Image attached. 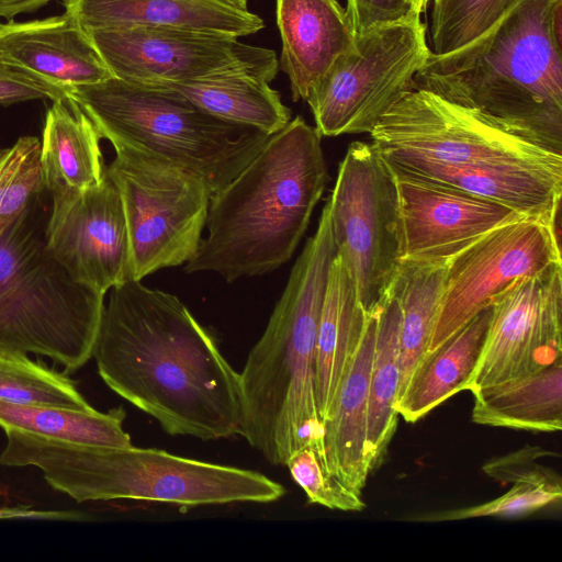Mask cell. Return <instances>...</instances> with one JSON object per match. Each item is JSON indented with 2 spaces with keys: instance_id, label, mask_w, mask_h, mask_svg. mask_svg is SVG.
I'll return each mask as SVG.
<instances>
[{
  "instance_id": "6da1fadb",
  "label": "cell",
  "mask_w": 562,
  "mask_h": 562,
  "mask_svg": "<svg viewBox=\"0 0 562 562\" xmlns=\"http://www.w3.org/2000/svg\"><path fill=\"white\" fill-rule=\"evenodd\" d=\"M92 357L103 382L168 435H239V373L176 295L136 280L112 288Z\"/></svg>"
},
{
  "instance_id": "7a4b0ae2",
  "label": "cell",
  "mask_w": 562,
  "mask_h": 562,
  "mask_svg": "<svg viewBox=\"0 0 562 562\" xmlns=\"http://www.w3.org/2000/svg\"><path fill=\"white\" fill-rule=\"evenodd\" d=\"M336 254L325 204L239 373V435L272 465H285L305 447L313 448L324 465V430L315 395L316 339Z\"/></svg>"
},
{
  "instance_id": "3957f363",
  "label": "cell",
  "mask_w": 562,
  "mask_h": 562,
  "mask_svg": "<svg viewBox=\"0 0 562 562\" xmlns=\"http://www.w3.org/2000/svg\"><path fill=\"white\" fill-rule=\"evenodd\" d=\"M321 137L301 116L270 135L252 160L212 194L207 236L184 271H212L233 282L289 261L328 181Z\"/></svg>"
},
{
  "instance_id": "277c9868",
  "label": "cell",
  "mask_w": 562,
  "mask_h": 562,
  "mask_svg": "<svg viewBox=\"0 0 562 562\" xmlns=\"http://www.w3.org/2000/svg\"><path fill=\"white\" fill-rule=\"evenodd\" d=\"M558 1L519 0L474 42L442 56L429 53L413 89L562 154V43L551 29Z\"/></svg>"
},
{
  "instance_id": "5b68a950",
  "label": "cell",
  "mask_w": 562,
  "mask_h": 562,
  "mask_svg": "<svg viewBox=\"0 0 562 562\" xmlns=\"http://www.w3.org/2000/svg\"><path fill=\"white\" fill-rule=\"evenodd\" d=\"M0 464L36 467L53 488L78 503L134 499L182 506L267 504L285 488L257 471L153 448L101 447L7 429Z\"/></svg>"
},
{
  "instance_id": "8992f818",
  "label": "cell",
  "mask_w": 562,
  "mask_h": 562,
  "mask_svg": "<svg viewBox=\"0 0 562 562\" xmlns=\"http://www.w3.org/2000/svg\"><path fill=\"white\" fill-rule=\"evenodd\" d=\"M68 97L101 138L173 162L204 180L212 194L231 182L270 135L214 116L181 93L111 77L71 88Z\"/></svg>"
},
{
  "instance_id": "52a82bcc",
  "label": "cell",
  "mask_w": 562,
  "mask_h": 562,
  "mask_svg": "<svg viewBox=\"0 0 562 562\" xmlns=\"http://www.w3.org/2000/svg\"><path fill=\"white\" fill-rule=\"evenodd\" d=\"M35 203L0 227V349L74 372L92 358L104 296L74 281L48 252Z\"/></svg>"
},
{
  "instance_id": "ba28073f",
  "label": "cell",
  "mask_w": 562,
  "mask_h": 562,
  "mask_svg": "<svg viewBox=\"0 0 562 562\" xmlns=\"http://www.w3.org/2000/svg\"><path fill=\"white\" fill-rule=\"evenodd\" d=\"M105 171L125 214L133 280L186 265L195 255L212 193L202 178L156 155L114 145Z\"/></svg>"
},
{
  "instance_id": "9c48e42d",
  "label": "cell",
  "mask_w": 562,
  "mask_h": 562,
  "mask_svg": "<svg viewBox=\"0 0 562 562\" xmlns=\"http://www.w3.org/2000/svg\"><path fill=\"white\" fill-rule=\"evenodd\" d=\"M429 53L417 12L357 33L353 47L334 60L305 100L319 135L370 134L413 89Z\"/></svg>"
},
{
  "instance_id": "30bf717a",
  "label": "cell",
  "mask_w": 562,
  "mask_h": 562,
  "mask_svg": "<svg viewBox=\"0 0 562 562\" xmlns=\"http://www.w3.org/2000/svg\"><path fill=\"white\" fill-rule=\"evenodd\" d=\"M327 204L337 255L370 313L386 295L401 263L396 180L373 143L348 146Z\"/></svg>"
},
{
  "instance_id": "8fae6325",
  "label": "cell",
  "mask_w": 562,
  "mask_h": 562,
  "mask_svg": "<svg viewBox=\"0 0 562 562\" xmlns=\"http://www.w3.org/2000/svg\"><path fill=\"white\" fill-rule=\"evenodd\" d=\"M381 151L449 165L527 162L562 168V154L546 149L475 110L426 90L405 93L370 133Z\"/></svg>"
},
{
  "instance_id": "7c38bea8",
  "label": "cell",
  "mask_w": 562,
  "mask_h": 562,
  "mask_svg": "<svg viewBox=\"0 0 562 562\" xmlns=\"http://www.w3.org/2000/svg\"><path fill=\"white\" fill-rule=\"evenodd\" d=\"M113 77L144 85L249 72L274 79L272 49L196 29L156 25L86 30Z\"/></svg>"
},
{
  "instance_id": "4fadbf2b",
  "label": "cell",
  "mask_w": 562,
  "mask_h": 562,
  "mask_svg": "<svg viewBox=\"0 0 562 562\" xmlns=\"http://www.w3.org/2000/svg\"><path fill=\"white\" fill-rule=\"evenodd\" d=\"M554 263H562L557 222L527 216L496 227L450 258L427 352L514 281Z\"/></svg>"
},
{
  "instance_id": "5bb4252c",
  "label": "cell",
  "mask_w": 562,
  "mask_h": 562,
  "mask_svg": "<svg viewBox=\"0 0 562 562\" xmlns=\"http://www.w3.org/2000/svg\"><path fill=\"white\" fill-rule=\"evenodd\" d=\"M491 305L469 391L536 373L562 359V263L517 279Z\"/></svg>"
},
{
  "instance_id": "9a60e30c",
  "label": "cell",
  "mask_w": 562,
  "mask_h": 562,
  "mask_svg": "<svg viewBox=\"0 0 562 562\" xmlns=\"http://www.w3.org/2000/svg\"><path fill=\"white\" fill-rule=\"evenodd\" d=\"M45 245L71 279L105 296L133 280L128 231L120 193L105 171L102 182L77 192H49Z\"/></svg>"
},
{
  "instance_id": "2e32d148",
  "label": "cell",
  "mask_w": 562,
  "mask_h": 562,
  "mask_svg": "<svg viewBox=\"0 0 562 562\" xmlns=\"http://www.w3.org/2000/svg\"><path fill=\"white\" fill-rule=\"evenodd\" d=\"M391 168L397 189L401 261L447 262L496 227L526 217L460 189Z\"/></svg>"
},
{
  "instance_id": "e0dca14e",
  "label": "cell",
  "mask_w": 562,
  "mask_h": 562,
  "mask_svg": "<svg viewBox=\"0 0 562 562\" xmlns=\"http://www.w3.org/2000/svg\"><path fill=\"white\" fill-rule=\"evenodd\" d=\"M381 154L394 169L460 189L524 216L557 222L562 168L527 162L449 165L398 153Z\"/></svg>"
},
{
  "instance_id": "ac0fdd59",
  "label": "cell",
  "mask_w": 562,
  "mask_h": 562,
  "mask_svg": "<svg viewBox=\"0 0 562 562\" xmlns=\"http://www.w3.org/2000/svg\"><path fill=\"white\" fill-rule=\"evenodd\" d=\"M0 55L67 90L113 77L87 31L66 12L0 22Z\"/></svg>"
},
{
  "instance_id": "d6986e66",
  "label": "cell",
  "mask_w": 562,
  "mask_h": 562,
  "mask_svg": "<svg viewBox=\"0 0 562 562\" xmlns=\"http://www.w3.org/2000/svg\"><path fill=\"white\" fill-rule=\"evenodd\" d=\"M378 308L368 314L364 329L323 423L324 469L358 494H361L373 470L368 441V407Z\"/></svg>"
},
{
  "instance_id": "ffe728a7",
  "label": "cell",
  "mask_w": 562,
  "mask_h": 562,
  "mask_svg": "<svg viewBox=\"0 0 562 562\" xmlns=\"http://www.w3.org/2000/svg\"><path fill=\"white\" fill-rule=\"evenodd\" d=\"M282 48L279 66L288 75L294 101L311 89L334 60L352 48L355 32L337 0H276Z\"/></svg>"
},
{
  "instance_id": "44dd1931",
  "label": "cell",
  "mask_w": 562,
  "mask_h": 562,
  "mask_svg": "<svg viewBox=\"0 0 562 562\" xmlns=\"http://www.w3.org/2000/svg\"><path fill=\"white\" fill-rule=\"evenodd\" d=\"M64 5L85 30L171 25L241 37L265 26L259 15L222 0H64Z\"/></svg>"
},
{
  "instance_id": "7402d4cb",
  "label": "cell",
  "mask_w": 562,
  "mask_h": 562,
  "mask_svg": "<svg viewBox=\"0 0 562 562\" xmlns=\"http://www.w3.org/2000/svg\"><path fill=\"white\" fill-rule=\"evenodd\" d=\"M368 314L342 259L336 254L329 269L316 339L315 395L322 424L333 406Z\"/></svg>"
},
{
  "instance_id": "603a6c76",
  "label": "cell",
  "mask_w": 562,
  "mask_h": 562,
  "mask_svg": "<svg viewBox=\"0 0 562 562\" xmlns=\"http://www.w3.org/2000/svg\"><path fill=\"white\" fill-rule=\"evenodd\" d=\"M491 317L492 305L422 358L395 403L398 416L407 423H415L446 400L468 390L485 344Z\"/></svg>"
},
{
  "instance_id": "cb8c5ba5",
  "label": "cell",
  "mask_w": 562,
  "mask_h": 562,
  "mask_svg": "<svg viewBox=\"0 0 562 562\" xmlns=\"http://www.w3.org/2000/svg\"><path fill=\"white\" fill-rule=\"evenodd\" d=\"M101 136L69 97L53 101L42 130L41 167L45 190L81 192L105 176Z\"/></svg>"
},
{
  "instance_id": "d4e9b609",
  "label": "cell",
  "mask_w": 562,
  "mask_h": 562,
  "mask_svg": "<svg viewBox=\"0 0 562 562\" xmlns=\"http://www.w3.org/2000/svg\"><path fill=\"white\" fill-rule=\"evenodd\" d=\"M471 393L475 424L541 432L562 429V359L536 373Z\"/></svg>"
},
{
  "instance_id": "484cf974",
  "label": "cell",
  "mask_w": 562,
  "mask_h": 562,
  "mask_svg": "<svg viewBox=\"0 0 562 562\" xmlns=\"http://www.w3.org/2000/svg\"><path fill=\"white\" fill-rule=\"evenodd\" d=\"M160 86L175 90L207 113L272 135L291 121V111L269 81L249 72L218 75Z\"/></svg>"
},
{
  "instance_id": "4316f807",
  "label": "cell",
  "mask_w": 562,
  "mask_h": 562,
  "mask_svg": "<svg viewBox=\"0 0 562 562\" xmlns=\"http://www.w3.org/2000/svg\"><path fill=\"white\" fill-rule=\"evenodd\" d=\"M446 265L441 261H401L392 283L401 310L397 398L427 352L442 292Z\"/></svg>"
},
{
  "instance_id": "83f0119b",
  "label": "cell",
  "mask_w": 562,
  "mask_h": 562,
  "mask_svg": "<svg viewBox=\"0 0 562 562\" xmlns=\"http://www.w3.org/2000/svg\"><path fill=\"white\" fill-rule=\"evenodd\" d=\"M401 310L391 285L378 308L373 360L370 371L368 441L374 469L396 430L395 411L400 386Z\"/></svg>"
},
{
  "instance_id": "f1b7e54d",
  "label": "cell",
  "mask_w": 562,
  "mask_h": 562,
  "mask_svg": "<svg viewBox=\"0 0 562 562\" xmlns=\"http://www.w3.org/2000/svg\"><path fill=\"white\" fill-rule=\"evenodd\" d=\"M126 413L122 406L106 413L94 408H72L19 404L0 400V427L74 443L101 447L132 446L123 428Z\"/></svg>"
},
{
  "instance_id": "f546056e",
  "label": "cell",
  "mask_w": 562,
  "mask_h": 562,
  "mask_svg": "<svg viewBox=\"0 0 562 562\" xmlns=\"http://www.w3.org/2000/svg\"><path fill=\"white\" fill-rule=\"evenodd\" d=\"M536 456L521 454L513 459L502 474V481L514 485L502 496L472 507L430 515L428 520H458L476 517H519L559 503L561 480L551 470L533 463Z\"/></svg>"
},
{
  "instance_id": "4dcf8cb0",
  "label": "cell",
  "mask_w": 562,
  "mask_h": 562,
  "mask_svg": "<svg viewBox=\"0 0 562 562\" xmlns=\"http://www.w3.org/2000/svg\"><path fill=\"white\" fill-rule=\"evenodd\" d=\"M0 400L78 411L93 408L65 373L35 362L27 355L4 349H0Z\"/></svg>"
},
{
  "instance_id": "1f68e13d",
  "label": "cell",
  "mask_w": 562,
  "mask_h": 562,
  "mask_svg": "<svg viewBox=\"0 0 562 562\" xmlns=\"http://www.w3.org/2000/svg\"><path fill=\"white\" fill-rule=\"evenodd\" d=\"M519 0H432L430 53L442 56L494 27Z\"/></svg>"
},
{
  "instance_id": "d6a6232c",
  "label": "cell",
  "mask_w": 562,
  "mask_h": 562,
  "mask_svg": "<svg viewBox=\"0 0 562 562\" xmlns=\"http://www.w3.org/2000/svg\"><path fill=\"white\" fill-rule=\"evenodd\" d=\"M45 190L41 142L21 136L0 149V227L22 213Z\"/></svg>"
},
{
  "instance_id": "836d02e7",
  "label": "cell",
  "mask_w": 562,
  "mask_h": 562,
  "mask_svg": "<svg viewBox=\"0 0 562 562\" xmlns=\"http://www.w3.org/2000/svg\"><path fill=\"white\" fill-rule=\"evenodd\" d=\"M285 467L310 503L344 512H359L364 508L361 494L352 492L328 474L313 448L305 447L294 452Z\"/></svg>"
},
{
  "instance_id": "e575fe53",
  "label": "cell",
  "mask_w": 562,
  "mask_h": 562,
  "mask_svg": "<svg viewBox=\"0 0 562 562\" xmlns=\"http://www.w3.org/2000/svg\"><path fill=\"white\" fill-rule=\"evenodd\" d=\"M68 98V90L0 55V104Z\"/></svg>"
},
{
  "instance_id": "d590c367",
  "label": "cell",
  "mask_w": 562,
  "mask_h": 562,
  "mask_svg": "<svg viewBox=\"0 0 562 562\" xmlns=\"http://www.w3.org/2000/svg\"><path fill=\"white\" fill-rule=\"evenodd\" d=\"M346 12L357 34L379 24L400 21L416 11L408 0H347Z\"/></svg>"
},
{
  "instance_id": "8d00e7d4",
  "label": "cell",
  "mask_w": 562,
  "mask_h": 562,
  "mask_svg": "<svg viewBox=\"0 0 562 562\" xmlns=\"http://www.w3.org/2000/svg\"><path fill=\"white\" fill-rule=\"evenodd\" d=\"M52 0H0V18L13 19L21 13H32Z\"/></svg>"
},
{
  "instance_id": "74e56055",
  "label": "cell",
  "mask_w": 562,
  "mask_h": 562,
  "mask_svg": "<svg viewBox=\"0 0 562 562\" xmlns=\"http://www.w3.org/2000/svg\"><path fill=\"white\" fill-rule=\"evenodd\" d=\"M430 0H408L414 11L418 12L419 14L422 12H425L427 4Z\"/></svg>"
},
{
  "instance_id": "f35d334b",
  "label": "cell",
  "mask_w": 562,
  "mask_h": 562,
  "mask_svg": "<svg viewBox=\"0 0 562 562\" xmlns=\"http://www.w3.org/2000/svg\"><path fill=\"white\" fill-rule=\"evenodd\" d=\"M222 1H225L232 5H235L239 9H248L247 8V2L248 0H222Z\"/></svg>"
}]
</instances>
